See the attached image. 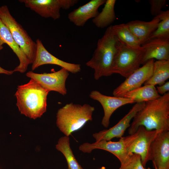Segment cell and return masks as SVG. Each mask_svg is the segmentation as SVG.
I'll return each mask as SVG.
<instances>
[{
  "label": "cell",
  "instance_id": "3957f363",
  "mask_svg": "<svg viewBox=\"0 0 169 169\" xmlns=\"http://www.w3.org/2000/svg\"><path fill=\"white\" fill-rule=\"evenodd\" d=\"M111 27V25L108 27L103 35L98 40L92 58L86 64L94 70L95 80L113 74L112 66L118 42L112 32Z\"/></svg>",
  "mask_w": 169,
  "mask_h": 169
},
{
  "label": "cell",
  "instance_id": "9a60e30c",
  "mask_svg": "<svg viewBox=\"0 0 169 169\" xmlns=\"http://www.w3.org/2000/svg\"><path fill=\"white\" fill-rule=\"evenodd\" d=\"M96 149L105 150L112 153L119 159L120 164L127 160L130 154L126 149L123 137L116 141L102 140L92 143L85 142L79 147V150L84 153H90Z\"/></svg>",
  "mask_w": 169,
  "mask_h": 169
},
{
  "label": "cell",
  "instance_id": "6da1fadb",
  "mask_svg": "<svg viewBox=\"0 0 169 169\" xmlns=\"http://www.w3.org/2000/svg\"><path fill=\"white\" fill-rule=\"evenodd\" d=\"M142 125L148 130L169 131V92L153 100L145 102L133 118L128 129L132 134Z\"/></svg>",
  "mask_w": 169,
  "mask_h": 169
},
{
  "label": "cell",
  "instance_id": "7402d4cb",
  "mask_svg": "<svg viewBox=\"0 0 169 169\" xmlns=\"http://www.w3.org/2000/svg\"><path fill=\"white\" fill-rule=\"evenodd\" d=\"M116 1L115 0H106L102 11L93 18V23L97 27H108L115 20L114 7Z\"/></svg>",
  "mask_w": 169,
  "mask_h": 169
},
{
  "label": "cell",
  "instance_id": "d4e9b609",
  "mask_svg": "<svg viewBox=\"0 0 169 169\" xmlns=\"http://www.w3.org/2000/svg\"><path fill=\"white\" fill-rule=\"evenodd\" d=\"M157 16L160 21L150 39L156 38L169 40V10L162 11Z\"/></svg>",
  "mask_w": 169,
  "mask_h": 169
},
{
  "label": "cell",
  "instance_id": "7c38bea8",
  "mask_svg": "<svg viewBox=\"0 0 169 169\" xmlns=\"http://www.w3.org/2000/svg\"><path fill=\"white\" fill-rule=\"evenodd\" d=\"M145 102L136 103L128 113L117 124L108 129L102 130L93 135L96 141H110L114 138H121L130 125V122L137 113L144 106Z\"/></svg>",
  "mask_w": 169,
  "mask_h": 169
},
{
  "label": "cell",
  "instance_id": "8fae6325",
  "mask_svg": "<svg viewBox=\"0 0 169 169\" xmlns=\"http://www.w3.org/2000/svg\"><path fill=\"white\" fill-rule=\"evenodd\" d=\"M150 160L154 167L169 169V131H161L152 141Z\"/></svg>",
  "mask_w": 169,
  "mask_h": 169
},
{
  "label": "cell",
  "instance_id": "e0dca14e",
  "mask_svg": "<svg viewBox=\"0 0 169 169\" xmlns=\"http://www.w3.org/2000/svg\"><path fill=\"white\" fill-rule=\"evenodd\" d=\"M144 50L141 64L150 59L169 60V40L158 38L150 39L141 45Z\"/></svg>",
  "mask_w": 169,
  "mask_h": 169
},
{
  "label": "cell",
  "instance_id": "2e32d148",
  "mask_svg": "<svg viewBox=\"0 0 169 169\" xmlns=\"http://www.w3.org/2000/svg\"><path fill=\"white\" fill-rule=\"evenodd\" d=\"M106 0H91L70 12L68 18L76 26L83 27L89 19L97 15L99 7L105 4Z\"/></svg>",
  "mask_w": 169,
  "mask_h": 169
},
{
  "label": "cell",
  "instance_id": "d6986e66",
  "mask_svg": "<svg viewBox=\"0 0 169 169\" xmlns=\"http://www.w3.org/2000/svg\"><path fill=\"white\" fill-rule=\"evenodd\" d=\"M160 21L158 17L156 16L149 22L136 20L130 21L126 24L141 45L150 39L156 29Z\"/></svg>",
  "mask_w": 169,
  "mask_h": 169
},
{
  "label": "cell",
  "instance_id": "ffe728a7",
  "mask_svg": "<svg viewBox=\"0 0 169 169\" xmlns=\"http://www.w3.org/2000/svg\"><path fill=\"white\" fill-rule=\"evenodd\" d=\"M112 32L120 44L132 48H139L141 44L130 29L126 23L111 25Z\"/></svg>",
  "mask_w": 169,
  "mask_h": 169
},
{
  "label": "cell",
  "instance_id": "f1b7e54d",
  "mask_svg": "<svg viewBox=\"0 0 169 169\" xmlns=\"http://www.w3.org/2000/svg\"><path fill=\"white\" fill-rule=\"evenodd\" d=\"M14 71L13 70H9L5 69L0 66V74H4L10 75L13 74Z\"/></svg>",
  "mask_w": 169,
  "mask_h": 169
},
{
  "label": "cell",
  "instance_id": "30bf717a",
  "mask_svg": "<svg viewBox=\"0 0 169 169\" xmlns=\"http://www.w3.org/2000/svg\"><path fill=\"white\" fill-rule=\"evenodd\" d=\"M154 59L149 60L130 75L125 80L114 90V96L123 97L128 92L141 86L151 76Z\"/></svg>",
  "mask_w": 169,
  "mask_h": 169
},
{
  "label": "cell",
  "instance_id": "8992f818",
  "mask_svg": "<svg viewBox=\"0 0 169 169\" xmlns=\"http://www.w3.org/2000/svg\"><path fill=\"white\" fill-rule=\"evenodd\" d=\"M144 54V50L141 46L139 48H132L118 42L112 66L113 74H118L127 78L140 67Z\"/></svg>",
  "mask_w": 169,
  "mask_h": 169
},
{
  "label": "cell",
  "instance_id": "484cf974",
  "mask_svg": "<svg viewBox=\"0 0 169 169\" xmlns=\"http://www.w3.org/2000/svg\"><path fill=\"white\" fill-rule=\"evenodd\" d=\"M119 169H146L142 163L141 157L138 154L130 153L127 160L120 164Z\"/></svg>",
  "mask_w": 169,
  "mask_h": 169
},
{
  "label": "cell",
  "instance_id": "9c48e42d",
  "mask_svg": "<svg viewBox=\"0 0 169 169\" xmlns=\"http://www.w3.org/2000/svg\"><path fill=\"white\" fill-rule=\"evenodd\" d=\"M69 72L62 68L58 71L49 73L38 74L29 71L26 73V76L35 80L49 92L54 91L64 95L67 92L65 82Z\"/></svg>",
  "mask_w": 169,
  "mask_h": 169
},
{
  "label": "cell",
  "instance_id": "83f0119b",
  "mask_svg": "<svg viewBox=\"0 0 169 169\" xmlns=\"http://www.w3.org/2000/svg\"><path fill=\"white\" fill-rule=\"evenodd\" d=\"M158 93L163 95L169 90V82L167 81L164 84L156 87Z\"/></svg>",
  "mask_w": 169,
  "mask_h": 169
},
{
  "label": "cell",
  "instance_id": "603a6c76",
  "mask_svg": "<svg viewBox=\"0 0 169 169\" xmlns=\"http://www.w3.org/2000/svg\"><path fill=\"white\" fill-rule=\"evenodd\" d=\"M169 78V60H157L154 62L151 76L144 83V85L161 86Z\"/></svg>",
  "mask_w": 169,
  "mask_h": 169
},
{
  "label": "cell",
  "instance_id": "7a4b0ae2",
  "mask_svg": "<svg viewBox=\"0 0 169 169\" xmlns=\"http://www.w3.org/2000/svg\"><path fill=\"white\" fill-rule=\"evenodd\" d=\"M49 93L31 79L27 83L18 85L15 96L19 111L31 119L40 117L47 110Z\"/></svg>",
  "mask_w": 169,
  "mask_h": 169
},
{
  "label": "cell",
  "instance_id": "277c9868",
  "mask_svg": "<svg viewBox=\"0 0 169 169\" xmlns=\"http://www.w3.org/2000/svg\"><path fill=\"white\" fill-rule=\"evenodd\" d=\"M95 110L94 107L88 104H66L58 110L57 126L65 136H69L80 129L88 121L92 120Z\"/></svg>",
  "mask_w": 169,
  "mask_h": 169
},
{
  "label": "cell",
  "instance_id": "4316f807",
  "mask_svg": "<svg viewBox=\"0 0 169 169\" xmlns=\"http://www.w3.org/2000/svg\"><path fill=\"white\" fill-rule=\"evenodd\" d=\"M150 11L151 14L155 17L157 16L162 11L161 8L165 7L167 3L166 0H150Z\"/></svg>",
  "mask_w": 169,
  "mask_h": 169
},
{
  "label": "cell",
  "instance_id": "44dd1931",
  "mask_svg": "<svg viewBox=\"0 0 169 169\" xmlns=\"http://www.w3.org/2000/svg\"><path fill=\"white\" fill-rule=\"evenodd\" d=\"M160 96L155 86L147 85L132 90L123 97L131 99L137 103L153 100Z\"/></svg>",
  "mask_w": 169,
  "mask_h": 169
},
{
  "label": "cell",
  "instance_id": "5b68a950",
  "mask_svg": "<svg viewBox=\"0 0 169 169\" xmlns=\"http://www.w3.org/2000/svg\"><path fill=\"white\" fill-rule=\"evenodd\" d=\"M0 18L9 30L14 41L24 53L30 64H32L36 53V42L12 15L7 6L0 7Z\"/></svg>",
  "mask_w": 169,
  "mask_h": 169
},
{
  "label": "cell",
  "instance_id": "ac0fdd59",
  "mask_svg": "<svg viewBox=\"0 0 169 169\" xmlns=\"http://www.w3.org/2000/svg\"><path fill=\"white\" fill-rule=\"evenodd\" d=\"M7 44L18 57L19 61L18 65L13 70L21 73L25 72L30 64L20 47L13 39L9 30L0 18V45Z\"/></svg>",
  "mask_w": 169,
  "mask_h": 169
},
{
  "label": "cell",
  "instance_id": "4fadbf2b",
  "mask_svg": "<svg viewBox=\"0 0 169 169\" xmlns=\"http://www.w3.org/2000/svg\"><path fill=\"white\" fill-rule=\"evenodd\" d=\"M36 51L34 59L32 63V70H33L43 65L51 64L59 66L73 74L80 71V64L68 63L57 58L47 51L39 39L36 40Z\"/></svg>",
  "mask_w": 169,
  "mask_h": 169
},
{
  "label": "cell",
  "instance_id": "52a82bcc",
  "mask_svg": "<svg viewBox=\"0 0 169 169\" xmlns=\"http://www.w3.org/2000/svg\"><path fill=\"white\" fill-rule=\"evenodd\" d=\"M161 131L148 130L141 125L134 133L123 137L124 144L128 153L139 155L143 166L145 167L150 161V148L151 145Z\"/></svg>",
  "mask_w": 169,
  "mask_h": 169
},
{
  "label": "cell",
  "instance_id": "cb8c5ba5",
  "mask_svg": "<svg viewBox=\"0 0 169 169\" xmlns=\"http://www.w3.org/2000/svg\"><path fill=\"white\" fill-rule=\"evenodd\" d=\"M56 149L64 156L67 163L68 169H83L75 158L70 147L69 136L61 137L56 145Z\"/></svg>",
  "mask_w": 169,
  "mask_h": 169
},
{
  "label": "cell",
  "instance_id": "ba28073f",
  "mask_svg": "<svg viewBox=\"0 0 169 169\" xmlns=\"http://www.w3.org/2000/svg\"><path fill=\"white\" fill-rule=\"evenodd\" d=\"M25 6L43 17L54 20L60 16L61 8L67 10L78 2L77 0H19Z\"/></svg>",
  "mask_w": 169,
  "mask_h": 169
},
{
  "label": "cell",
  "instance_id": "5bb4252c",
  "mask_svg": "<svg viewBox=\"0 0 169 169\" xmlns=\"http://www.w3.org/2000/svg\"><path fill=\"white\" fill-rule=\"evenodd\" d=\"M90 97L92 99L99 102L102 105L104 115L102 120L101 124L105 128L108 127L111 116L116 109L124 105L135 103L131 99L107 96L95 90L92 91L90 93Z\"/></svg>",
  "mask_w": 169,
  "mask_h": 169
},
{
  "label": "cell",
  "instance_id": "f546056e",
  "mask_svg": "<svg viewBox=\"0 0 169 169\" xmlns=\"http://www.w3.org/2000/svg\"><path fill=\"white\" fill-rule=\"evenodd\" d=\"M3 48V46L0 45V50H2Z\"/></svg>",
  "mask_w": 169,
  "mask_h": 169
},
{
  "label": "cell",
  "instance_id": "4dcf8cb0",
  "mask_svg": "<svg viewBox=\"0 0 169 169\" xmlns=\"http://www.w3.org/2000/svg\"><path fill=\"white\" fill-rule=\"evenodd\" d=\"M154 169H161V168H157L156 167H154Z\"/></svg>",
  "mask_w": 169,
  "mask_h": 169
}]
</instances>
